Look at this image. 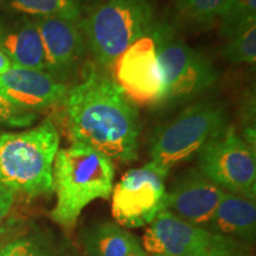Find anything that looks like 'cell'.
Listing matches in <instances>:
<instances>
[{"label": "cell", "instance_id": "1", "mask_svg": "<svg viewBox=\"0 0 256 256\" xmlns=\"http://www.w3.org/2000/svg\"><path fill=\"white\" fill-rule=\"evenodd\" d=\"M63 106L72 142L92 147L114 162L138 158L139 112L113 78L89 66L82 81L69 88Z\"/></svg>", "mask_w": 256, "mask_h": 256}, {"label": "cell", "instance_id": "2", "mask_svg": "<svg viewBox=\"0 0 256 256\" xmlns=\"http://www.w3.org/2000/svg\"><path fill=\"white\" fill-rule=\"evenodd\" d=\"M114 177V162L104 153L76 142L60 148L52 165L56 204L50 212L51 220L66 230H72L86 206L112 196Z\"/></svg>", "mask_w": 256, "mask_h": 256}, {"label": "cell", "instance_id": "3", "mask_svg": "<svg viewBox=\"0 0 256 256\" xmlns=\"http://www.w3.org/2000/svg\"><path fill=\"white\" fill-rule=\"evenodd\" d=\"M60 134L52 121L22 132H0V184L37 197L52 192V165Z\"/></svg>", "mask_w": 256, "mask_h": 256}, {"label": "cell", "instance_id": "4", "mask_svg": "<svg viewBox=\"0 0 256 256\" xmlns=\"http://www.w3.org/2000/svg\"><path fill=\"white\" fill-rule=\"evenodd\" d=\"M156 23L154 8L148 0H104L81 19L80 28L98 68L110 70Z\"/></svg>", "mask_w": 256, "mask_h": 256}, {"label": "cell", "instance_id": "5", "mask_svg": "<svg viewBox=\"0 0 256 256\" xmlns=\"http://www.w3.org/2000/svg\"><path fill=\"white\" fill-rule=\"evenodd\" d=\"M229 124L228 112L220 102L208 100L188 106L156 130L150 148L151 162L170 171L198 156Z\"/></svg>", "mask_w": 256, "mask_h": 256}, {"label": "cell", "instance_id": "6", "mask_svg": "<svg viewBox=\"0 0 256 256\" xmlns=\"http://www.w3.org/2000/svg\"><path fill=\"white\" fill-rule=\"evenodd\" d=\"M150 34L156 43L164 83L160 106L192 100L218 81V72L209 57L182 40L172 25L156 20Z\"/></svg>", "mask_w": 256, "mask_h": 256}, {"label": "cell", "instance_id": "7", "mask_svg": "<svg viewBox=\"0 0 256 256\" xmlns=\"http://www.w3.org/2000/svg\"><path fill=\"white\" fill-rule=\"evenodd\" d=\"M142 242L156 256H252L238 240L185 222L168 210L160 211L150 224Z\"/></svg>", "mask_w": 256, "mask_h": 256}, {"label": "cell", "instance_id": "8", "mask_svg": "<svg viewBox=\"0 0 256 256\" xmlns=\"http://www.w3.org/2000/svg\"><path fill=\"white\" fill-rule=\"evenodd\" d=\"M197 170L223 191L255 200V148L232 124L202 148Z\"/></svg>", "mask_w": 256, "mask_h": 256}, {"label": "cell", "instance_id": "9", "mask_svg": "<svg viewBox=\"0 0 256 256\" xmlns=\"http://www.w3.org/2000/svg\"><path fill=\"white\" fill-rule=\"evenodd\" d=\"M168 170L150 162L124 174L112 191V215L124 228L151 224L164 210Z\"/></svg>", "mask_w": 256, "mask_h": 256}, {"label": "cell", "instance_id": "10", "mask_svg": "<svg viewBox=\"0 0 256 256\" xmlns=\"http://www.w3.org/2000/svg\"><path fill=\"white\" fill-rule=\"evenodd\" d=\"M112 70L115 83L132 104L144 107L162 104L164 83L151 34L134 42L115 60Z\"/></svg>", "mask_w": 256, "mask_h": 256}, {"label": "cell", "instance_id": "11", "mask_svg": "<svg viewBox=\"0 0 256 256\" xmlns=\"http://www.w3.org/2000/svg\"><path fill=\"white\" fill-rule=\"evenodd\" d=\"M34 20L46 52V72L66 83L78 72L88 50L80 23L58 17Z\"/></svg>", "mask_w": 256, "mask_h": 256}, {"label": "cell", "instance_id": "12", "mask_svg": "<svg viewBox=\"0 0 256 256\" xmlns=\"http://www.w3.org/2000/svg\"><path fill=\"white\" fill-rule=\"evenodd\" d=\"M224 191L197 168L182 174L166 191L164 210L185 222L206 228Z\"/></svg>", "mask_w": 256, "mask_h": 256}, {"label": "cell", "instance_id": "13", "mask_svg": "<svg viewBox=\"0 0 256 256\" xmlns=\"http://www.w3.org/2000/svg\"><path fill=\"white\" fill-rule=\"evenodd\" d=\"M69 87L46 70L14 66L0 75V95L24 110L36 112L63 102Z\"/></svg>", "mask_w": 256, "mask_h": 256}, {"label": "cell", "instance_id": "14", "mask_svg": "<svg viewBox=\"0 0 256 256\" xmlns=\"http://www.w3.org/2000/svg\"><path fill=\"white\" fill-rule=\"evenodd\" d=\"M0 50L16 66L46 70V52L34 18L24 17L14 25L0 23Z\"/></svg>", "mask_w": 256, "mask_h": 256}, {"label": "cell", "instance_id": "15", "mask_svg": "<svg viewBox=\"0 0 256 256\" xmlns=\"http://www.w3.org/2000/svg\"><path fill=\"white\" fill-rule=\"evenodd\" d=\"M206 229L243 243H252L256 235L255 200L224 191Z\"/></svg>", "mask_w": 256, "mask_h": 256}, {"label": "cell", "instance_id": "16", "mask_svg": "<svg viewBox=\"0 0 256 256\" xmlns=\"http://www.w3.org/2000/svg\"><path fill=\"white\" fill-rule=\"evenodd\" d=\"M83 244L88 256H127L139 242L118 223L104 222L87 230Z\"/></svg>", "mask_w": 256, "mask_h": 256}, {"label": "cell", "instance_id": "17", "mask_svg": "<svg viewBox=\"0 0 256 256\" xmlns=\"http://www.w3.org/2000/svg\"><path fill=\"white\" fill-rule=\"evenodd\" d=\"M16 11L34 18L58 17L80 23L82 8L80 0H10Z\"/></svg>", "mask_w": 256, "mask_h": 256}, {"label": "cell", "instance_id": "18", "mask_svg": "<svg viewBox=\"0 0 256 256\" xmlns=\"http://www.w3.org/2000/svg\"><path fill=\"white\" fill-rule=\"evenodd\" d=\"M222 56L230 63L255 64L256 19L247 22L226 37Z\"/></svg>", "mask_w": 256, "mask_h": 256}, {"label": "cell", "instance_id": "19", "mask_svg": "<svg viewBox=\"0 0 256 256\" xmlns=\"http://www.w3.org/2000/svg\"><path fill=\"white\" fill-rule=\"evenodd\" d=\"M226 0H176L182 19L200 28L215 25Z\"/></svg>", "mask_w": 256, "mask_h": 256}, {"label": "cell", "instance_id": "20", "mask_svg": "<svg viewBox=\"0 0 256 256\" xmlns=\"http://www.w3.org/2000/svg\"><path fill=\"white\" fill-rule=\"evenodd\" d=\"M252 19H256V0H226L217 22L220 34L226 38Z\"/></svg>", "mask_w": 256, "mask_h": 256}, {"label": "cell", "instance_id": "21", "mask_svg": "<svg viewBox=\"0 0 256 256\" xmlns=\"http://www.w3.org/2000/svg\"><path fill=\"white\" fill-rule=\"evenodd\" d=\"M36 119V113L18 108L0 95V124L10 127H28Z\"/></svg>", "mask_w": 256, "mask_h": 256}, {"label": "cell", "instance_id": "22", "mask_svg": "<svg viewBox=\"0 0 256 256\" xmlns=\"http://www.w3.org/2000/svg\"><path fill=\"white\" fill-rule=\"evenodd\" d=\"M40 247L31 238H18L0 248V256H34Z\"/></svg>", "mask_w": 256, "mask_h": 256}, {"label": "cell", "instance_id": "23", "mask_svg": "<svg viewBox=\"0 0 256 256\" xmlns=\"http://www.w3.org/2000/svg\"><path fill=\"white\" fill-rule=\"evenodd\" d=\"M16 192L5 185L0 184V230L2 228L6 217L8 216L14 203Z\"/></svg>", "mask_w": 256, "mask_h": 256}, {"label": "cell", "instance_id": "24", "mask_svg": "<svg viewBox=\"0 0 256 256\" xmlns=\"http://www.w3.org/2000/svg\"><path fill=\"white\" fill-rule=\"evenodd\" d=\"M12 66H14V64H12L11 60H10L5 54L0 50V75H2V74H5L6 72H8Z\"/></svg>", "mask_w": 256, "mask_h": 256}, {"label": "cell", "instance_id": "25", "mask_svg": "<svg viewBox=\"0 0 256 256\" xmlns=\"http://www.w3.org/2000/svg\"><path fill=\"white\" fill-rule=\"evenodd\" d=\"M127 256H147V254L145 252V250L140 247V246H136V247L134 248Z\"/></svg>", "mask_w": 256, "mask_h": 256}, {"label": "cell", "instance_id": "26", "mask_svg": "<svg viewBox=\"0 0 256 256\" xmlns=\"http://www.w3.org/2000/svg\"><path fill=\"white\" fill-rule=\"evenodd\" d=\"M34 256H52V255H51L49 252L46 250V249H44V248L40 246V249H38L36 254H34Z\"/></svg>", "mask_w": 256, "mask_h": 256}, {"label": "cell", "instance_id": "27", "mask_svg": "<svg viewBox=\"0 0 256 256\" xmlns=\"http://www.w3.org/2000/svg\"><path fill=\"white\" fill-rule=\"evenodd\" d=\"M153 256H156V255H153Z\"/></svg>", "mask_w": 256, "mask_h": 256}]
</instances>
